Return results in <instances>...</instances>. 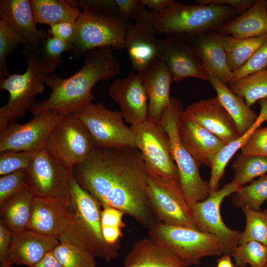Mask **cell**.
I'll list each match as a JSON object with an SVG mask.
<instances>
[{
  "mask_svg": "<svg viewBox=\"0 0 267 267\" xmlns=\"http://www.w3.org/2000/svg\"><path fill=\"white\" fill-rule=\"evenodd\" d=\"M124 267H189L175 254L150 237L137 241L125 257Z\"/></svg>",
  "mask_w": 267,
  "mask_h": 267,
  "instance_id": "484cf974",
  "label": "cell"
},
{
  "mask_svg": "<svg viewBox=\"0 0 267 267\" xmlns=\"http://www.w3.org/2000/svg\"><path fill=\"white\" fill-rule=\"evenodd\" d=\"M12 265L13 264L9 258L0 264L1 267H11Z\"/></svg>",
  "mask_w": 267,
  "mask_h": 267,
  "instance_id": "9f6ffc18",
  "label": "cell"
},
{
  "mask_svg": "<svg viewBox=\"0 0 267 267\" xmlns=\"http://www.w3.org/2000/svg\"><path fill=\"white\" fill-rule=\"evenodd\" d=\"M35 152L6 150L0 152V175L27 169Z\"/></svg>",
  "mask_w": 267,
  "mask_h": 267,
  "instance_id": "60d3db41",
  "label": "cell"
},
{
  "mask_svg": "<svg viewBox=\"0 0 267 267\" xmlns=\"http://www.w3.org/2000/svg\"><path fill=\"white\" fill-rule=\"evenodd\" d=\"M267 69V39L262 46L240 68L232 72V83Z\"/></svg>",
  "mask_w": 267,
  "mask_h": 267,
  "instance_id": "7bdbcfd3",
  "label": "cell"
},
{
  "mask_svg": "<svg viewBox=\"0 0 267 267\" xmlns=\"http://www.w3.org/2000/svg\"><path fill=\"white\" fill-rule=\"evenodd\" d=\"M149 237L165 246L189 267L205 257L227 254L214 234L158 222L149 229Z\"/></svg>",
  "mask_w": 267,
  "mask_h": 267,
  "instance_id": "ba28073f",
  "label": "cell"
},
{
  "mask_svg": "<svg viewBox=\"0 0 267 267\" xmlns=\"http://www.w3.org/2000/svg\"><path fill=\"white\" fill-rule=\"evenodd\" d=\"M59 243L56 237L27 229L13 233L8 258L13 264L34 267Z\"/></svg>",
  "mask_w": 267,
  "mask_h": 267,
  "instance_id": "cb8c5ba5",
  "label": "cell"
},
{
  "mask_svg": "<svg viewBox=\"0 0 267 267\" xmlns=\"http://www.w3.org/2000/svg\"><path fill=\"white\" fill-rule=\"evenodd\" d=\"M48 32L51 36L71 44L76 36V23L62 22L55 24L50 26Z\"/></svg>",
  "mask_w": 267,
  "mask_h": 267,
  "instance_id": "7dc6e473",
  "label": "cell"
},
{
  "mask_svg": "<svg viewBox=\"0 0 267 267\" xmlns=\"http://www.w3.org/2000/svg\"><path fill=\"white\" fill-rule=\"evenodd\" d=\"M147 193L158 222L199 230L182 192L171 190L148 176Z\"/></svg>",
  "mask_w": 267,
  "mask_h": 267,
  "instance_id": "2e32d148",
  "label": "cell"
},
{
  "mask_svg": "<svg viewBox=\"0 0 267 267\" xmlns=\"http://www.w3.org/2000/svg\"><path fill=\"white\" fill-rule=\"evenodd\" d=\"M232 181L240 186L267 173V157L250 155L241 152L232 164Z\"/></svg>",
  "mask_w": 267,
  "mask_h": 267,
  "instance_id": "836d02e7",
  "label": "cell"
},
{
  "mask_svg": "<svg viewBox=\"0 0 267 267\" xmlns=\"http://www.w3.org/2000/svg\"><path fill=\"white\" fill-rule=\"evenodd\" d=\"M140 74L148 99V118L159 124L171 100L172 76L167 65L158 58Z\"/></svg>",
  "mask_w": 267,
  "mask_h": 267,
  "instance_id": "603a6c76",
  "label": "cell"
},
{
  "mask_svg": "<svg viewBox=\"0 0 267 267\" xmlns=\"http://www.w3.org/2000/svg\"><path fill=\"white\" fill-rule=\"evenodd\" d=\"M220 31L224 34L241 38L267 35L266 0H257L249 9L223 25Z\"/></svg>",
  "mask_w": 267,
  "mask_h": 267,
  "instance_id": "83f0119b",
  "label": "cell"
},
{
  "mask_svg": "<svg viewBox=\"0 0 267 267\" xmlns=\"http://www.w3.org/2000/svg\"><path fill=\"white\" fill-rule=\"evenodd\" d=\"M257 0H197V4L226 5L233 8L236 13L241 14L253 6Z\"/></svg>",
  "mask_w": 267,
  "mask_h": 267,
  "instance_id": "681fc988",
  "label": "cell"
},
{
  "mask_svg": "<svg viewBox=\"0 0 267 267\" xmlns=\"http://www.w3.org/2000/svg\"><path fill=\"white\" fill-rule=\"evenodd\" d=\"M71 48V44L51 36L41 44L42 55L51 73L61 63L63 53L70 51Z\"/></svg>",
  "mask_w": 267,
  "mask_h": 267,
  "instance_id": "ab89813d",
  "label": "cell"
},
{
  "mask_svg": "<svg viewBox=\"0 0 267 267\" xmlns=\"http://www.w3.org/2000/svg\"><path fill=\"white\" fill-rule=\"evenodd\" d=\"M100 206L97 200L72 176L68 203L70 222L59 240L81 247L95 258L110 262L118 257L119 245H110L103 238Z\"/></svg>",
  "mask_w": 267,
  "mask_h": 267,
  "instance_id": "3957f363",
  "label": "cell"
},
{
  "mask_svg": "<svg viewBox=\"0 0 267 267\" xmlns=\"http://www.w3.org/2000/svg\"><path fill=\"white\" fill-rule=\"evenodd\" d=\"M222 36L213 31L187 35L195 53L208 75L216 76L224 83L230 84L233 82L232 72L228 65Z\"/></svg>",
  "mask_w": 267,
  "mask_h": 267,
  "instance_id": "7402d4cb",
  "label": "cell"
},
{
  "mask_svg": "<svg viewBox=\"0 0 267 267\" xmlns=\"http://www.w3.org/2000/svg\"><path fill=\"white\" fill-rule=\"evenodd\" d=\"M229 89L242 97L250 107L267 97V69L251 74L229 84Z\"/></svg>",
  "mask_w": 267,
  "mask_h": 267,
  "instance_id": "d6a6232c",
  "label": "cell"
},
{
  "mask_svg": "<svg viewBox=\"0 0 267 267\" xmlns=\"http://www.w3.org/2000/svg\"><path fill=\"white\" fill-rule=\"evenodd\" d=\"M114 49L105 47L92 50L84 56V64L72 76L62 79L56 74L49 75L45 85L51 89L49 97L36 101L32 114L53 110L62 116L75 114L92 102L91 90L103 79L118 76L121 65L113 54Z\"/></svg>",
  "mask_w": 267,
  "mask_h": 267,
  "instance_id": "7a4b0ae2",
  "label": "cell"
},
{
  "mask_svg": "<svg viewBox=\"0 0 267 267\" xmlns=\"http://www.w3.org/2000/svg\"><path fill=\"white\" fill-rule=\"evenodd\" d=\"M30 1L37 22L49 26L62 22L76 23L82 12L69 0H31Z\"/></svg>",
  "mask_w": 267,
  "mask_h": 267,
  "instance_id": "f546056e",
  "label": "cell"
},
{
  "mask_svg": "<svg viewBox=\"0 0 267 267\" xmlns=\"http://www.w3.org/2000/svg\"><path fill=\"white\" fill-rule=\"evenodd\" d=\"M74 114L89 131L94 147H136L132 129L125 125L120 111L92 102Z\"/></svg>",
  "mask_w": 267,
  "mask_h": 267,
  "instance_id": "7c38bea8",
  "label": "cell"
},
{
  "mask_svg": "<svg viewBox=\"0 0 267 267\" xmlns=\"http://www.w3.org/2000/svg\"><path fill=\"white\" fill-rule=\"evenodd\" d=\"M41 44L23 45L27 63L26 71L0 79V89L8 91L9 98L0 108V130L30 111L36 96L44 89L46 78L51 72L42 55Z\"/></svg>",
  "mask_w": 267,
  "mask_h": 267,
  "instance_id": "277c9868",
  "label": "cell"
},
{
  "mask_svg": "<svg viewBox=\"0 0 267 267\" xmlns=\"http://www.w3.org/2000/svg\"><path fill=\"white\" fill-rule=\"evenodd\" d=\"M76 7H80L83 10H89L94 12L117 15L118 8L115 0H70Z\"/></svg>",
  "mask_w": 267,
  "mask_h": 267,
  "instance_id": "f6af8a7d",
  "label": "cell"
},
{
  "mask_svg": "<svg viewBox=\"0 0 267 267\" xmlns=\"http://www.w3.org/2000/svg\"><path fill=\"white\" fill-rule=\"evenodd\" d=\"M267 201V173L242 186L232 194L234 205L242 209L247 208L261 210L263 204Z\"/></svg>",
  "mask_w": 267,
  "mask_h": 267,
  "instance_id": "e575fe53",
  "label": "cell"
},
{
  "mask_svg": "<svg viewBox=\"0 0 267 267\" xmlns=\"http://www.w3.org/2000/svg\"><path fill=\"white\" fill-rule=\"evenodd\" d=\"M241 150L246 155L267 157V127L255 130Z\"/></svg>",
  "mask_w": 267,
  "mask_h": 267,
  "instance_id": "ee69618b",
  "label": "cell"
},
{
  "mask_svg": "<svg viewBox=\"0 0 267 267\" xmlns=\"http://www.w3.org/2000/svg\"><path fill=\"white\" fill-rule=\"evenodd\" d=\"M62 267H95V257L88 251L66 242H60L52 250Z\"/></svg>",
  "mask_w": 267,
  "mask_h": 267,
  "instance_id": "d590c367",
  "label": "cell"
},
{
  "mask_svg": "<svg viewBox=\"0 0 267 267\" xmlns=\"http://www.w3.org/2000/svg\"><path fill=\"white\" fill-rule=\"evenodd\" d=\"M72 175L102 207L118 209L149 229L158 222L147 196L148 175L137 148L94 147Z\"/></svg>",
  "mask_w": 267,
  "mask_h": 267,
  "instance_id": "6da1fadb",
  "label": "cell"
},
{
  "mask_svg": "<svg viewBox=\"0 0 267 267\" xmlns=\"http://www.w3.org/2000/svg\"><path fill=\"white\" fill-rule=\"evenodd\" d=\"M27 172V185L35 197L69 202L72 172L54 158L45 147L35 152Z\"/></svg>",
  "mask_w": 267,
  "mask_h": 267,
  "instance_id": "30bf717a",
  "label": "cell"
},
{
  "mask_svg": "<svg viewBox=\"0 0 267 267\" xmlns=\"http://www.w3.org/2000/svg\"><path fill=\"white\" fill-rule=\"evenodd\" d=\"M68 203L35 196L27 229L59 239L70 222Z\"/></svg>",
  "mask_w": 267,
  "mask_h": 267,
  "instance_id": "ffe728a7",
  "label": "cell"
},
{
  "mask_svg": "<svg viewBox=\"0 0 267 267\" xmlns=\"http://www.w3.org/2000/svg\"><path fill=\"white\" fill-rule=\"evenodd\" d=\"M131 24L118 14L83 10L76 23V36L69 52L78 58L99 48L123 50L126 48V36Z\"/></svg>",
  "mask_w": 267,
  "mask_h": 267,
  "instance_id": "9c48e42d",
  "label": "cell"
},
{
  "mask_svg": "<svg viewBox=\"0 0 267 267\" xmlns=\"http://www.w3.org/2000/svg\"><path fill=\"white\" fill-rule=\"evenodd\" d=\"M246 220V226L240 232L239 245L256 241L267 246V210L242 209Z\"/></svg>",
  "mask_w": 267,
  "mask_h": 267,
  "instance_id": "8d00e7d4",
  "label": "cell"
},
{
  "mask_svg": "<svg viewBox=\"0 0 267 267\" xmlns=\"http://www.w3.org/2000/svg\"><path fill=\"white\" fill-rule=\"evenodd\" d=\"M266 267H267V265H266Z\"/></svg>",
  "mask_w": 267,
  "mask_h": 267,
  "instance_id": "680465c9",
  "label": "cell"
},
{
  "mask_svg": "<svg viewBox=\"0 0 267 267\" xmlns=\"http://www.w3.org/2000/svg\"><path fill=\"white\" fill-rule=\"evenodd\" d=\"M108 93L118 104L124 120L131 126L137 125L148 117V99L141 75L135 72L115 80Z\"/></svg>",
  "mask_w": 267,
  "mask_h": 267,
  "instance_id": "ac0fdd59",
  "label": "cell"
},
{
  "mask_svg": "<svg viewBox=\"0 0 267 267\" xmlns=\"http://www.w3.org/2000/svg\"><path fill=\"white\" fill-rule=\"evenodd\" d=\"M173 34L159 39L157 58L168 67L173 82L187 78L209 81L208 75L195 53L187 37Z\"/></svg>",
  "mask_w": 267,
  "mask_h": 267,
  "instance_id": "9a60e30c",
  "label": "cell"
},
{
  "mask_svg": "<svg viewBox=\"0 0 267 267\" xmlns=\"http://www.w3.org/2000/svg\"><path fill=\"white\" fill-rule=\"evenodd\" d=\"M183 110L181 103L178 99L171 97L159 124L168 136L172 156L178 168L180 187L191 207L207 198L211 191L208 182L202 179L200 176V166L179 138L178 124Z\"/></svg>",
  "mask_w": 267,
  "mask_h": 267,
  "instance_id": "8992f818",
  "label": "cell"
},
{
  "mask_svg": "<svg viewBox=\"0 0 267 267\" xmlns=\"http://www.w3.org/2000/svg\"><path fill=\"white\" fill-rule=\"evenodd\" d=\"M27 169H21L0 177V206L27 186Z\"/></svg>",
  "mask_w": 267,
  "mask_h": 267,
  "instance_id": "b9f144b4",
  "label": "cell"
},
{
  "mask_svg": "<svg viewBox=\"0 0 267 267\" xmlns=\"http://www.w3.org/2000/svg\"><path fill=\"white\" fill-rule=\"evenodd\" d=\"M26 44L25 41L5 21L0 19V77L8 76L10 73L7 68L8 55L18 44Z\"/></svg>",
  "mask_w": 267,
  "mask_h": 267,
  "instance_id": "f35d334b",
  "label": "cell"
},
{
  "mask_svg": "<svg viewBox=\"0 0 267 267\" xmlns=\"http://www.w3.org/2000/svg\"><path fill=\"white\" fill-rule=\"evenodd\" d=\"M266 8L267 9V0H266Z\"/></svg>",
  "mask_w": 267,
  "mask_h": 267,
  "instance_id": "6f0895ef",
  "label": "cell"
},
{
  "mask_svg": "<svg viewBox=\"0 0 267 267\" xmlns=\"http://www.w3.org/2000/svg\"><path fill=\"white\" fill-rule=\"evenodd\" d=\"M260 106V112L258 117L263 122L267 121V97L258 101Z\"/></svg>",
  "mask_w": 267,
  "mask_h": 267,
  "instance_id": "11a10c76",
  "label": "cell"
},
{
  "mask_svg": "<svg viewBox=\"0 0 267 267\" xmlns=\"http://www.w3.org/2000/svg\"><path fill=\"white\" fill-rule=\"evenodd\" d=\"M0 18L23 38L26 44H40L48 36L37 28L30 0H1Z\"/></svg>",
  "mask_w": 267,
  "mask_h": 267,
  "instance_id": "d4e9b609",
  "label": "cell"
},
{
  "mask_svg": "<svg viewBox=\"0 0 267 267\" xmlns=\"http://www.w3.org/2000/svg\"><path fill=\"white\" fill-rule=\"evenodd\" d=\"M62 115L53 110L34 115L28 122L11 123L0 130V152H36L45 148L48 137Z\"/></svg>",
  "mask_w": 267,
  "mask_h": 267,
  "instance_id": "4fadbf2b",
  "label": "cell"
},
{
  "mask_svg": "<svg viewBox=\"0 0 267 267\" xmlns=\"http://www.w3.org/2000/svg\"><path fill=\"white\" fill-rule=\"evenodd\" d=\"M34 267H62L54 256L52 251L45 256Z\"/></svg>",
  "mask_w": 267,
  "mask_h": 267,
  "instance_id": "db71d44e",
  "label": "cell"
},
{
  "mask_svg": "<svg viewBox=\"0 0 267 267\" xmlns=\"http://www.w3.org/2000/svg\"><path fill=\"white\" fill-rule=\"evenodd\" d=\"M263 123L257 119L252 127L244 134L237 139L225 144L215 156L211 167V175L209 186L211 191L219 189V184L222 178L225 168L233 155L241 149L252 133L258 129Z\"/></svg>",
  "mask_w": 267,
  "mask_h": 267,
  "instance_id": "1f68e13d",
  "label": "cell"
},
{
  "mask_svg": "<svg viewBox=\"0 0 267 267\" xmlns=\"http://www.w3.org/2000/svg\"><path fill=\"white\" fill-rule=\"evenodd\" d=\"M34 197L27 185L0 206V221L13 233L27 229Z\"/></svg>",
  "mask_w": 267,
  "mask_h": 267,
  "instance_id": "f1b7e54d",
  "label": "cell"
},
{
  "mask_svg": "<svg viewBox=\"0 0 267 267\" xmlns=\"http://www.w3.org/2000/svg\"><path fill=\"white\" fill-rule=\"evenodd\" d=\"M13 232L0 222V263L2 264L8 258L9 250Z\"/></svg>",
  "mask_w": 267,
  "mask_h": 267,
  "instance_id": "f907efd6",
  "label": "cell"
},
{
  "mask_svg": "<svg viewBox=\"0 0 267 267\" xmlns=\"http://www.w3.org/2000/svg\"><path fill=\"white\" fill-rule=\"evenodd\" d=\"M208 78L217 98L233 120L239 135L244 134L252 127L258 115L244 99L233 93L226 84L216 76L208 75Z\"/></svg>",
  "mask_w": 267,
  "mask_h": 267,
  "instance_id": "4316f807",
  "label": "cell"
},
{
  "mask_svg": "<svg viewBox=\"0 0 267 267\" xmlns=\"http://www.w3.org/2000/svg\"><path fill=\"white\" fill-rule=\"evenodd\" d=\"M131 127L148 176L171 190L182 192L169 139L162 128L149 118Z\"/></svg>",
  "mask_w": 267,
  "mask_h": 267,
  "instance_id": "52a82bcc",
  "label": "cell"
},
{
  "mask_svg": "<svg viewBox=\"0 0 267 267\" xmlns=\"http://www.w3.org/2000/svg\"><path fill=\"white\" fill-rule=\"evenodd\" d=\"M156 13L146 9L129 27L125 39L134 72L141 74L157 58L159 39L156 32Z\"/></svg>",
  "mask_w": 267,
  "mask_h": 267,
  "instance_id": "e0dca14e",
  "label": "cell"
},
{
  "mask_svg": "<svg viewBox=\"0 0 267 267\" xmlns=\"http://www.w3.org/2000/svg\"><path fill=\"white\" fill-rule=\"evenodd\" d=\"M102 233L105 242L110 245H118L120 238L122 237V228L116 226H101Z\"/></svg>",
  "mask_w": 267,
  "mask_h": 267,
  "instance_id": "816d5d0a",
  "label": "cell"
},
{
  "mask_svg": "<svg viewBox=\"0 0 267 267\" xmlns=\"http://www.w3.org/2000/svg\"><path fill=\"white\" fill-rule=\"evenodd\" d=\"M235 265L244 267H266L267 263V246L256 241H249L239 244L231 252Z\"/></svg>",
  "mask_w": 267,
  "mask_h": 267,
  "instance_id": "74e56055",
  "label": "cell"
},
{
  "mask_svg": "<svg viewBox=\"0 0 267 267\" xmlns=\"http://www.w3.org/2000/svg\"><path fill=\"white\" fill-rule=\"evenodd\" d=\"M172 0H142L144 6H147L155 13H158L165 8L170 4Z\"/></svg>",
  "mask_w": 267,
  "mask_h": 267,
  "instance_id": "f5cc1de1",
  "label": "cell"
},
{
  "mask_svg": "<svg viewBox=\"0 0 267 267\" xmlns=\"http://www.w3.org/2000/svg\"><path fill=\"white\" fill-rule=\"evenodd\" d=\"M102 207L101 210V226H116L122 228L125 226L123 221L124 212L110 206Z\"/></svg>",
  "mask_w": 267,
  "mask_h": 267,
  "instance_id": "c3c4849f",
  "label": "cell"
},
{
  "mask_svg": "<svg viewBox=\"0 0 267 267\" xmlns=\"http://www.w3.org/2000/svg\"><path fill=\"white\" fill-rule=\"evenodd\" d=\"M118 8V15L131 22L141 16L146 9L142 0H115Z\"/></svg>",
  "mask_w": 267,
  "mask_h": 267,
  "instance_id": "bcb514c9",
  "label": "cell"
},
{
  "mask_svg": "<svg viewBox=\"0 0 267 267\" xmlns=\"http://www.w3.org/2000/svg\"><path fill=\"white\" fill-rule=\"evenodd\" d=\"M182 113L178 124V134L182 143L199 166L211 168L215 156L225 143Z\"/></svg>",
  "mask_w": 267,
  "mask_h": 267,
  "instance_id": "44dd1931",
  "label": "cell"
},
{
  "mask_svg": "<svg viewBox=\"0 0 267 267\" xmlns=\"http://www.w3.org/2000/svg\"><path fill=\"white\" fill-rule=\"evenodd\" d=\"M267 35L241 38L222 36V43L226 54L229 68L232 72L241 67L262 46Z\"/></svg>",
  "mask_w": 267,
  "mask_h": 267,
  "instance_id": "4dcf8cb0",
  "label": "cell"
},
{
  "mask_svg": "<svg viewBox=\"0 0 267 267\" xmlns=\"http://www.w3.org/2000/svg\"><path fill=\"white\" fill-rule=\"evenodd\" d=\"M182 113L225 144L240 136L233 120L217 96L194 102Z\"/></svg>",
  "mask_w": 267,
  "mask_h": 267,
  "instance_id": "d6986e66",
  "label": "cell"
},
{
  "mask_svg": "<svg viewBox=\"0 0 267 267\" xmlns=\"http://www.w3.org/2000/svg\"><path fill=\"white\" fill-rule=\"evenodd\" d=\"M229 6L215 4H184L172 0L163 11L156 13L157 35H198L223 26L234 13Z\"/></svg>",
  "mask_w": 267,
  "mask_h": 267,
  "instance_id": "5b68a950",
  "label": "cell"
},
{
  "mask_svg": "<svg viewBox=\"0 0 267 267\" xmlns=\"http://www.w3.org/2000/svg\"><path fill=\"white\" fill-rule=\"evenodd\" d=\"M94 144L83 122L74 114L62 116L50 133L45 148L69 170L87 159Z\"/></svg>",
  "mask_w": 267,
  "mask_h": 267,
  "instance_id": "8fae6325",
  "label": "cell"
},
{
  "mask_svg": "<svg viewBox=\"0 0 267 267\" xmlns=\"http://www.w3.org/2000/svg\"><path fill=\"white\" fill-rule=\"evenodd\" d=\"M241 187L232 180L221 189L211 191L205 200L191 206L198 229L217 236L229 255L239 245L240 232L231 229L225 224L221 216V206L226 197L237 191Z\"/></svg>",
  "mask_w": 267,
  "mask_h": 267,
  "instance_id": "5bb4252c",
  "label": "cell"
}]
</instances>
